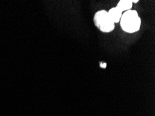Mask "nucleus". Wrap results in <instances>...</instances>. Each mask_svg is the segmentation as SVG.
Masks as SVG:
<instances>
[{
  "label": "nucleus",
  "mask_w": 155,
  "mask_h": 116,
  "mask_svg": "<svg viewBox=\"0 0 155 116\" xmlns=\"http://www.w3.org/2000/svg\"><path fill=\"white\" fill-rule=\"evenodd\" d=\"M120 27L124 32L134 34L140 30L141 26V20L136 10H130L124 12L122 15Z\"/></svg>",
  "instance_id": "1"
},
{
  "label": "nucleus",
  "mask_w": 155,
  "mask_h": 116,
  "mask_svg": "<svg viewBox=\"0 0 155 116\" xmlns=\"http://www.w3.org/2000/svg\"><path fill=\"white\" fill-rule=\"evenodd\" d=\"M93 21L96 27L103 33H110L115 29V24L109 18L106 10L96 12L94 15Z\"/></svg>",
  "instance_id": "2"
},
{
  "label": "nucleus",
  "mask_w": 155,
  "mask_h": 116,
  "mask_svg": "<svg viewBox=\"0 0 155 116\" xmlns=\"http://www.w3.org/2000/svg\"><path fill=\"white\" fill-rule=\"evenodd\" d=\"M108 12V15H109V18H111V20L114 22V24L120 22V20L122 15H123V12H121L117 7H114Z\"/></svg>",
  "instance_id": "3"
},
{
  "label": "nucleus",
  "mask_w": 155,
  "mask_h": 116,
  "mask_svg": "<svg viewBox=\"0 0 155 116\" xmlns=\"http://www.w3.org/2000/svg\"><path fill=\"white\" fill-rule=\"evenodd\" d=\"M132 5L133 4L131 2V0H120L117 4L116 7L121 12L124 13L125 11L131 10Z\"/></svg>",
  "instance_id": "4"
},
{
  "label": "nucleus",
  "mask_w": 155,
  "mask_h": 116,
  "mask_svg": "<svg viewBox=\"0 0 155 116\" xmlns=\"http://www.w3.org/2000/svg\"><path fill=\"white\" fill-rule=\"evenodd\" d=\"M100 66H101V67H102L103 68H105L106 67H107V63H100Z\"/></svg>",
  "instance_id": "5"
},
{
  "label": "nucleus",
  "mask_w": 155,
  "mask_h": 116,
  "mask_svg": "<svg viewBox=\"0 0 155 116\" xmlns=\"http://www.w3.org/2000/svg\"><path fill=\"white\" fill-rule=\"evenodd\" d=\"M131 2H132V4H137L138 2V0H131Z\"/></svg>",
  "instance_id": "6"
}]
</instances>
